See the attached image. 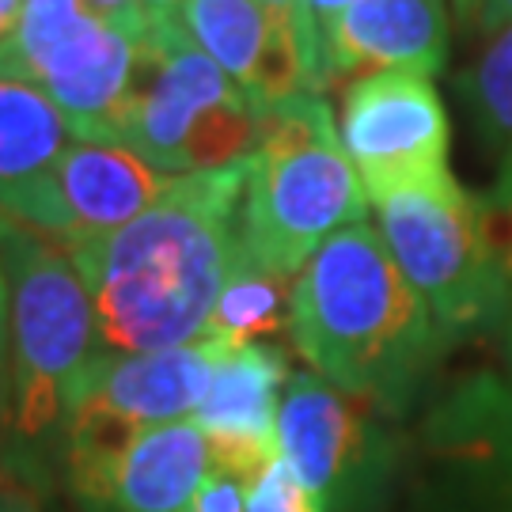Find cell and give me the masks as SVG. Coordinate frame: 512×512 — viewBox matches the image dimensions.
Masks as SVG:
<instances>
[{"label": "cell", "mask_w": 512, "mask_h": 512, "mask_svg": "<svg viewBox=\"0 0 512 512\" xmlns=\"http://www.w3.org/2000/svg\"><path fill=\"white\" fill-rule=\"evenodd\" d=\"M372 213L444 342L505 323L509 293L490 213L456 175L391 190L372 202Z\"/></svg>", "instance_id": "8992f818"}, {"label": "cell", "mask_w": 512, "mask_h": 512, "mask_svg": "<svg viewBox=\"0 0 512 512\" xmlns=\"http://www.w3.org/2000/svg\"><path fill=\"white\" fill-rule=\"evenodd\" d=\"M148 8H152V16L156 19H175L179 16V8H183V0H148Z\"/></svg>", "instance_id": "f546056e"}, {"label": "cell", "mask_w": 512, "mask_h": 512, "mask_svg": "<svg viewBox=\"0 0 512 512\" xmlns=\"http://www.w3.org/2000/svg\"><path fill=\"white\" fill-rule=\"evenodd\" d=\"M357 395L293 372L277 414V456L327 512H365L391 471V437Z\"/></svg>", "instance_id": "ba28073f"}, {"label": "cell", "mask_w": 512, "mask_h": 512, "mask_svg": "<svg viewBox=\"0 0 512 512\" xmlns=\"http://www.w3.org/2000/svg\"><path fill=\"white\" fill-rule=\"evenodd\" d=\"M209 471L213 448L194 418L80 440L61 456V478L84 512H190Z\"/></svg>", "instance_id": "30bf717a"}, {"label": "cell", "mask_w": 512, "mask_h": 512, "mask_svg": "<svg viewBox=\"0 0 512 512\" xmlns=\"http://www.w3.org/2000/svg\"><path fill=\"white\" fill-rule=\"evenodd\" d=\"M262 8L293 35L296 50L304 57V69L311 76V92H323V80H319V38L308 19V4L304 0H262Z\"/></svg>", "instance_id": "603a6c76"}, {"label": "cell", "mask_w": 512, "mask_h": 512, "mask_svg": "<svg viewBox=\"0 0 512 512\" xmlns=\"http://www.w3.org/2000/svg\"><path fill=\"white\" fill-rule=\"evenodd\" d=\"M433 433L448 448L497 459V467L512 478V384L494 376L467 384L440 406Z\"/></svg>", "instance_id": "ac0fdd59"}, {"label": "cell", "mask_w": 512, "mask_h": 512, "mask_svg": "<svg viewBox=\"0 0 512 512\" xmlns=\"http://www.w3.org/2000/svg\"><path fill=\"white\" fill-rule=\"evenodd\" d=\"M289 376V361L274 342L220 349L209 391L194 414L213 448V467L247 482L277 459V414Z\"/></svg>", "instance_id": "7c38bea8"}, {"label": "cell", "mask_w": 512, "mask_h": 512, "mask_svg": "<svg viewBox=\"0 0 512 512\" xmlns=\"http://www.w3.org/2000/svg\"><path fill=\"white\" fill-rule=\"evenodd\" d=\"M293 281L296 277L277 274L255 258L239 255L220 289L205 338H213L220 346H247V342H270L281 330L289 334Z\"/></svg>", "instance_id": "e0dca14e"}, {"label": "cell", "mask_w": 512, "mask_h": 512, "mask_svg": "<svg viewBox=\"0 0 512 512\" xmlns=\"http://www.w3.org/2000/svg\"><path fill=\"white\" fill-rule=\"evenodd\" d=\"M448 4H452V16H456L459 27L478 31V12H482V0H448Z\"/></svg>", "instance_id": "f1b7e54d"}, {"label": "cell", "mask_w": 512, "mask_h": 512, "mask_svg": "<svg viewBox=\"0 0 512 512\" xmlns=\"http://www.w3.org/2000/svg\"><path fill=\"white\" fill-rule=\"evenodd\" d=\"M486 213H490V228H494V243L497 255H501V274H505V293H509V308H505V380L512 384V164L501 167L497 175V186L486 202Z\"/></svg>", "instance_id": "44dd1931"}, {"label": "cell", "mask_w": 512, "mask_h": 512, "mask_svg": "<svg viewBox=\"0 0 512 512\" xmlns=\"http://www.w3.org/2000/svg\"><path fill=\"white\" fill-rule=\"evenodd\" d=\"M8 277V425L0 459L19 486H50L61 471L76 391L103 357L92 293L69 251L0 217Z\"/></svg>", "instance_id": "3957f363"}, {"label": "cell", "mask_w": 512, "mask_h": 512, "mask_svg": "<svg viewBox=\"0 0 512 512\" xmlns=\"http://www.w3.org/2000/svg\"><path fill=\"white\" fill-rule=\"evenodd\" d=\"M338 137L365 183L368 202L403 186L452 175L448 110L433 76L425 73L391 69L349 80L342 92Z\"/></svg>", "instance_id": "9c48e42d"}, {"label": "cell", "mask_w": 512, "mask_h": 512, "mask_svg": "<svg viewBox=\"0 0 512 512\" xmlns=\"http://www.w3.org/2000/svg\"><path fill=\"white\" fill-rule=\"evenodd\" d=\"M463 95L482 141L501 156V167L512 164V23L486 35L463 80Z\"/></svg>", "instance_id": "d6986e66"}, {"label": "cell", "mask_w": 512, "mask_h": 512, "mask_svg": "<svg viewBox=\"0 0 512 512\" xmlns=\"http://www.w3.org/2000/svg\"><path fill=\"white\" fill-rule=\"evenodd\" d=\"M179 19L258 114L311 92L293 35L262 8V0H183Z\"/></svg>", "instance_id": "9a60e30c"}, {"label": "cell", "mask_w": 512, "mask_h": 512, "mask_svg": "<svg viewBox=\"0 0 512 512\" xmlns=\"http://www.w3.org/2000/svg\"><path fill=\"white\" fill-rule=\"evenodd\" d=\"M247 512H327V509L289 471V463L277 456L255 478H247Z\"/></svg>", "instance_id": "ffe728a7"}, {"label": "cell", "mask_w": 512, "mask_h": 512, "mask_svg": "<svg viewBox=\"0 0 512 512\" xmlns=\"http://www.w3.org/2000/svg\"><path fill=\"white\" fill-rule=\"evenodd\" d=\"M289 338L308 372L376 410H403L448 346L368 220L330 236L296 274Z\"/></svg>", "instance_id": "7a4b0ae2"}, {"label": "cell", "mask_w": 512, "mask_h": 512, "mask_svg": "<svg viewBox=\"0 0 512 512\" xmlns=\"http://www.w3.org/2000/svg\"><path fill=\"white\" fill-rule=\"evenodd\" d=\"M8 425V277H4V251H0V448Z\"/></svg>", "instance_id": "cb8c5ba5"}, {"label": "cell", "mask_w": 512, "mask_h": 512, "mask_svg": "<svg viewBox=\"0 0 512 512\" xmlns=\"http://www.w3.org/2000/svg\"><path fill=\"white\" fill-rule=\"evenodd\" d=\"M220 349V342L202 338L156 353H103L76 391L65 448L80 440H118L137 429L194 418L209 391Z\"/></svg>", "instance_id": "8fae6325"}, {"label": "cell", "mask_w": 512, "mask_h": 512, "mask_svg": "<svg viewBox=\"0 0 512 512\" xmlns=\"http://www.w3.org/2000/svg\"><path fill=\"white\" fill-rule=\"evenodd\" d=\"M247 160L179 175L114 236L69 251L99 319L103 353L202 342L220 289L243 255Z\"/></svg>", "instance_id": "6da1fadb"}, {"label": "cell", "mask_w": 512, "mask_h": 512, "mask_svg": "<svg viewBox=\"0 0 512 512\" xmlns=\"http://www.w3.org/2000/svg\"><path fill=\"white\" fill-rule=\"evenodd\" d=\"M84 12H92L99 23L114 27L118 35H126L137 50H145L148 38H152V27H156V16L148 8V0H80Z\"/></svg>", "instance_id": "7402d4cb"}, {"label": "cell", "mask_w": 512, "mask_h": 512, "mask_svg": "<svg viewBox=\"0 0 512 512\" xmlns=\"http://www.w3.org/2000/svg\"><path fill=\"white\" fill-rule=\"evenodd\" d=\"M452 42L448 0H361L319 31L323 88L368 73L437 76Z\"/></svg>", "instance_id": "4fadbf2b"}, {"label": "cell", "mask_w": 512, "mask_h": 512, "mask_svg": "<svg viewBox=\"0 0 512 512\" xmlns=\"http://www.w3.org/2000/svg\"><path fill=\"white\" fill-rule=\"evenodd\" d=\"M137 61L141 50L84 12L80 0H27L19 35L0 50V76L50 95L76 137L114 145Z\"/></svg>", "instance_id": "52a82bcc"}, {"label": "cell", "mask_w": 512, "mask_h": 512, "mask_svg": "<svg viewBox=\"0 0 512 512\" xmlns=\"http://www.w3.org/2000/svg\"><path fill=\"white\" fill-rule=\"evenodd\" d=\"M175 179L179 175H167L122 145L76 137L57 167L61 251L114 236L141 217Z\"/></svg>", "instance_id": "2e32d148"}, {"label": "cell", "mask_w": 512, "mask_h": 512, "mask_svg": "<svg viewBox=\"0 0 512 512\" xmlns=\"http://www.w3.org/2000/svg\"><path fill=\"white\" fill-rule=\"evenodd\" d=\"M23 12H27V0H0V50L19 35Z\"/></svg>", "instance_id": "83f0119b"}, {"label": "cell", "mask_w": 512, "mask_h": 512, "mask_svg": "<svg viewBox=\"0 0 512 512\" xmlns=\"http://www.w3.org/2000/svg\"><path fill=\"white\" fill-rule=\"evenodd\" d=\"M76 129L35 84L0 76V217L61 247L57 167Z\"/></svg>", "instance_id": "5bb4252c"}, {"label": "cell", "mask_w": 512, "mask_h": 512, "mask_svg": "<svg viewBox=\"0 0 512 512\" xmlns=\"http://www.w3.org/2000/svg\"><path fill=\"white\" fill-rule=\"evenodd\" d=\"M258 126L262 114L186 35L183 19H156L114 145L167 175H198L247 160Z\"/></svg>", "instance_id": "5b68a950"}, {"label": "cell", "mask_w": 512, "mask_h": 512, "mask_svg": "<svg viewBox=\"0 0 512 512\" xmlns=\"http://www.w3.org/2000/svg\"><path fill=\"white\" fill-rule=\"evenodd\" d=\"M512 23V0H482V12H478V31L490 35L497 27Z\"/></svg>", "instance_id": "4316f807"}, {"label": "cell", "mask_w": 512, "mask_h": 512, "mask_svg": "<svg viewBox=\"0 0 512 512\" xmlns=\"http://www.w3.org/2000/svg\"><path fill=\"white\" fill-rule=\"evenodd\" d=\"M368 205L323 92H300L262 114L239 209L243 255L296 277L330 236L365 224Z\"/></svg>", "instance_id": "277c9868"}, {"label": "cell", "mask_w": 512, "mask_h": 512, "mask_svg": "<svg viewBox=\"0 0 512 512\" xmlns=\"http://www.w3.org/2000/svg\"><path fill=\"white\" fill-rule=\"evenodd\" d=\"M0 471H4V459H0Z\"/></svg>", "instance_id": "4dcf8cb0"}, {"label": "cell", "mask_w": 512, "mask_h": 512, "mask_svg": "<svg viewBox=\"0 0 512 512\" xmlns=\"http://www.w3.org/2000/svg\"><path fill=\"white\" fill-rule=\"evenodd\" d=\"M304 4H308V19H311V27H315V38H319V31H323L327 23H334L346 8L361 4V0H304Z\"/></svg>", "instance_id": "d4e9b609"}, {"label": "cell", "mask_w": 512, "mask_h": 512, "mask_svg": "<svg viewBox=\"0 0 512 512\" xmlns=\"http://www.w3.org/2000/svg\"><path fill=\"white\" fill-rule=\"evenodd\" d=\"M0 512H42V509H38L35 494L27 486L0 478Z\"/></svg>", "instance_id": "484cf974"}]
</instances>
